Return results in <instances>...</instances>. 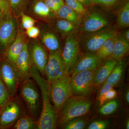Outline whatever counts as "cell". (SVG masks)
Here are the masks:
<instances>
[{
	"instance_id": "6da1fadb",
	"label": "cell",
	"mask_w": 129,
	"mask_h": 129,
	"mask_svg": "<svg viewBox=\"0 0 129 129\" xmlns=\"http://www.w3.org/2000/svg\"><path fill=\"white\" fill-rule=\"evenodd\" d=\"M30 77L39 87L42 99V109L37 122V128L55 129L57 122L58 112L51 100L50 84L43 78L39 70L32 64L30 69Z\"/></svg>"
},
{
	"instance_id": "7a4b0ae2",
	"label": "cell",
	"mask_w": 129,
	"mask_h": 129,
	"mask_svg": "<svg viewBox=\"0 0 129 129\" xmlns=\"http://www.w3.org/2000/svg\"><path fill=\"white\" fill-rule=\"evenodd\" d=\"M91 104L88 96H72L59 111L57 122L64 125L74 119L85 115L89 111Z\"/></svg>"
},
{
	"instance_id": "3957f363",
	"label": "cell",
	"mask_w": 129,
	"mask_h": 129,
	"mask_svg": "<svg viewBox=\"0 0 129 129\" xmlns=\"http://www.w3.org/2000/svg\"><path fill=\"white\" fill-rule=\"evenodd\" d=\"M50 93L52 104L59 112L63 104L73 95L70 75L50 83Z\"/></svg>"
},
{
	"instance_id": "277c9868",
	"label": "cell",
	"mask_w": 129,
	"mask_h": 129,
	"mask_svg": "<svg viewBox=\"0 0 129 129\" xmlns=\"http://www.w3.org/2000/svg\"><path fill=\"white\" fill-rule=\"evenodd\" d=\"M94 71H83L71 77L73 95L88 96L90 95L95 88L94 83Z\"/></svg>"
},
{
	"instance_id": "5b68a950",
	"label": "cell",
	"mask_w": 129,
	"mask_h": 129,
	"mask_svg": "<svg viewBox=\"0 0 129 129\" xmlns=\"http://www.w3.org/2000/svg\"><path fill=\"white\" fill-rule=\"evenodd\" d=\"M0 77L6 86L10 97L12 98L16 94L18 86L22 82L16 64L7 58L2 64Z\"/></svg>"
},
{
	"instance_id": "8992f818",
	"label": "cell",
	"mask_w": 129,
	"mask_h": 129,
	"mask_svg": "<svg viewBox=\"0 0 129 129\" xmlns=\"http://www.w3.org/2000/svg\"><path fill=\"white\" fill-rule=\"evenodd\" d=\"M45 75L50 84L69 75L64 67L60 50L50 52L45 68Z\"/></svg>"
},
{
	"instance_id": "52a82bcc",
	"label": "cell",
	"mask_w": 129,
	"mask_h": 129,
	"mask_svg": "<svg viewBox=\"0 0 129 129\" xmlns=\"http://www.w3.org/2000/svg\"><path fill=\"white\" fill-rule=\"evenodd\" d=\"M79 39L74 33L68 36L62 53V58L69 74L80 57Z\"/></svg>"
},
{
	"instance_id": "ba28073f",
	"label": "cell",
	"mask_w": 129,
	"mask_h": 129,
	"mask_svg": "<svg viewBox=\"0 0 129 129\" xmlns=\"http://www.w3.org/2000/svg\"><path fill=\"white\" fill-rule=\"evenodd\" d=\"M17 23L12 15L3 14L0 20V45L7 50L17 34Z\"/></svg>"
},
{
	"instance_id": "9c48e42d",
	"label": "cell",
	"mask_w": 129,
	"mask_h": 129,
	"mask_svg": "<svg viewBox=\"0 0 129 129\" xmlns=\"http://www.w3.org/2000/svg\"><path fill=\"white\" fill-rule=\"evenodd\" d=\"M34 83L30 79L22 83L21 95L25 102L29 112L33 117H36L40 107V96Z\"/></svg>"
},
{
	"instance_id": "30bf717a",
	"label": "cell",
	"mask_w": 129,
	"mask_h": 129,
	"mask_svg": "<svg viewBox=\"0 0 129 129\" xmlns=\"http://www.w3.org/2000/svg\"><path fill=\"white\" fill-rule=\"evenodd\" d=\"M81 31L85 33L96 32L107 27L109 21L101 12L94 11L87 13L84 17Z\"/></svg>"
},
{
	"instance_id": "8fae6325",
	"label": "cell",
	"mask_w": 129,
	"mask_h": 129,
	"mask_svg": "<svg viewBox=\"0 0 129 129\" xmlns=\"http://www.w3.org/2000/svg\"><path fill=\"white\" fill-rule=\"evenodd\" d=\"M117 33L114 29L107 27L91 33L84 42V48L86 51L96 52L107 40Z\"/></svg>"
},
{
	"instance_id": "7c38bea8",
	"label": "cell",
	"mask_w": 129,
	"mask_h": 129,
	"mask_svg": "<svg viewBox=\"0 0 129 129\" xmlns=\"http://www.w3.org/2000/svg\"><path fill=\"white\" fill-rule=\"evenodd\" d=\"M102 61L96 52H88L79 57L70 72L69 75L72 77L77 73L86 70L94 71Z\"/></svg>"
},
{
	"instance_id": "4fadbf2b",
	"label": "cell",
	"mask_w": 129,
	"mask_h": 129,
	"mask_svg": "<svg viewBox=\"0 0 129 129\" xmlns=\"http://www.w3.org/2000/svg\"><path fill=\"white\" fill-rule=\"evenodd\" d=\"M21 107L16 100L9 101L2 108L0 115V126H9L14 123L21 116Z\"/></svg>"
},
{
	"instance_id": "5bb4252c",
	"label": "cell",
	"mask_w": 129,
	"mask_h": 129,
	"mask_svg": "<svg viewBox=\"0 0 129 129\" xmlns=\"http://www.w3.org/2000/svg\"><path fill=\"white\" fill-rule=\"evenodd\" d=\"M31 64L39 71L42 76H45V68L48 56L46 51L42 46L38 42H34L29 50Z\"/></svg>"
},
{
	"instance_id": "9a60e30c",
	"label": "cell",
	"mask_w": 129,
	"mask_h": 129,
	"mask_svg": "<svg viewBox=\"0 0 129 129\" xmlns=\"http://www.w3.org/2000/svg\"><path fill=\"white\" fill-rule=\"evenodd\" d=\"M118 61L112 57H109L102 62L95 70L94 74V87L104 83L108 78Z\"/></svg>"
},
{
	"instance_id": "2e32d148",
	"label": "cell",
	"mask_w": 129,
	"mask_h": 129,
	"mask_svg": "<svg viewBox=\"0 0 129 129\" xmlns=\"http://www.w3.org/2000/svg\"><path fill=\"white\" fill-rule=\"evenodd\" d=\"M16 64L20 74L22 82L29 79L32 64L27 42L24 44L23 48L17 59Z\"/></svg>"
},
{
	"instance_id": "e0dca14e",
	"label": "cell",
	"mask_w": 129,
	"mask_h": 129,
	"mask_svg": "<svg viewBox=\"0 0 129 129\" xmlns=\"http://www.w3.org/2000/svg\"><path fill=\"white\" fill-rule=\"evenodd\" d=\"M24 35L21 32L17 33L14 41L7 50V58L11 61L16 64L17 59L23 48L24 42Z\"/></svg>"
},
{
	"instance_id": "ac0fdd59",
	"label": "cell",
	"mask_w": 129,
	"mask_h": 129,
	"mask_svg": "<svg viewBox=\"0 0 129 129\" xmlns=\"http://www.w3.org/2000/svg\"><path fill=\"white\" fill-rule=\"evenodd\" d=\"M129 42L125 39L123 35H118L115 42L113 53L111 57L117 61L122 60L128 52Z\"/></svg>"
},
{
	"instance_id": "d6986e66",
	"label": "cell",
	"mask_w": 129,
	"mask_h": 129,
	"mask_svg": "<svg viewBox=\"0 0 129 129\" xmlns=\"http://www.w3.org/2000/svg\"><path fill=\"white\" fill-rule=\"evenodd\" d=\"M60 18L65 19L78 25L81 23L82 17L67 5H64L56 12Z\"/></svg>"
},
{
	"instance_id": "ffe728a7",
	"label": "cell",
	"mask_w": 129,
	"mask_h": 129,
	"mask_svg": "<svg viewBox=\"0 0 129 129\" xmlns=\"http://www.w3.org/2000/svg\"><path fill=\"white\" fill-rule=\"evenodd\" d=\"M118 36L117 32L114 35L105 42L96 52L98 55L102 60L111 57L114 50V46Z\"/></svg>"
},
{
	"instance_id": "44dd1931",
	"label": "cell",
	"mask_w": 129,
	"mask_h": 129,
	"mask_svg": "<svg viewBox=\"0 0 129 129\" xmlns=\"http://www.w3.org/2000/svg\"><path fill=\"white\" fill-rule=\"evenodd\" d=\"M124 65L122 60L118 61L104 83H108L113 86L117 84L122 79Z\"/></svg>"
},
{
	"instance_id": "7402d4cb",
	"label": "cell",
	"mask_w": 129,
	"mask_h": 129,
	"mask_svg": "<svg viewBox=\"0 0 129 129\" xmlns=\"http://www.w3.org/2000/svg\"><path fill=\"white\" fill-rule=\"evenodd\" d=\"M117 23L119 27L126 28L129 26V2L127 0L123 3L117 13Z\"/></svg>"
},
{
	"instance_id": "603a6c76",
	"label": "cell",
	"mask_w": 129,
	"mask_h": 129,
	"mask_svg": "<svg viewBox=\"0 0 129 129\" xmlns=\"http://www.w3.org/2000/svg\"><path fill=\"white\" fill-rule=\"evenodd\" d=\"M41 40L46 47L51 52L60 50V45L56 36L51 32H46L42 35Z\"/></svg>"
},
{
	"instance_id": "cb8c5ba5",
	"label": "cell",
	"mask_w": 129,
	"mask_h": 129,
	"mask_svg": "<svg viewBox=\"0 0 129 129\" xmlns=\"http://www.w3.org/2000/svg\"><path fill=\"white\" fill-rule=\"evenodd\" d=\"M77 25L65 19L57 20L56 27L58 32L63 35H68L74 33L76 30Z\"/></svg>"
},
{
	"instance_id": "d4e9b609",
	"label": "cell",
	"mask_w": 129,
	"mask_h": 129,
	"mask_svg": "<svg viewBox=\"0 0 129 129\" xmlns=\"http://www.w3.org/2000/svg\"><path fill=\"white\" fill-rule=\"evenodd\" d=\"M36 122L34 118L29 115H24L16 121L13 128L32 129L35 127Z\"/></svg>"
},
{
	"instance_id": "484cf974",
	"label": "cell",
	"mask_w": 129,
	"mask_h": 129,
	"mask_svg": "<svg viewBox=\"0 0 129 129\" xmlns=\"http://www.w3.org/2000/svg\"><path fill=\"white\" fill-rule=\"evenodd\" d=\"M99 112L103 115H107L114 113L118 108V104L117 101L112 100L106 102L101 106Z\"/></svg>"
},
{
	"instance_id": "4316f807",
	"label": "cell",
	"mask_w": 129,
	"mask_h": 129,
	"mask_svg": "<svg viewBox=\"0 0 129 129\" xmlns=\"http://www.w3.org/2000/svg\"><path fill=\"white\" fill-rule=\"evenodd\" d=\"M66 5L82 17H84L88 12L85 7L77 0H64Z\"/></svg>"
},
{
	"instance_id": "83f0119b",
	"label": "cell",
	"mask_w": 129,
	"mask_h": 129,
	"mask_svg": "<svg viewBox=\"0 0 129 129\" xmlns=\"http://www.w3.org/2000/svg\"><path fill=\"white\" fill-rule=\"evenodd\" d=\"M34 11L35 14L42 17H47L50 16L51 11L45 3L41 1L36 3L34 6Z\"/></svg>"
},
{
	"instance_id": "f1b7e54d",
	"label": "cell",
	"mask_w": 129,
	"mask_h": 129,
	"mask_svg": "<svg viewBox=\"0 0 129 129\" xmlns=\"http://www.w3.org/2000/svg\"><path fill=\"white\" fill-rule=\"evenodd\" d=\"M11 98L6 86L0 77V108H2Z\"/></svg>"
},
{
	"instance_id": "f546056e",
	"label": "cell",
	"mask_w": 129,
	"mask_h": 129,
	"mask_svg": "<svg viewBox=\"0 0 129 129\" xmlns=\"http://www.w3.org/2000/svg\"><path fill=\"white\" fill-rule=\"evenodd\" d=\"M85 123L84 119L79 117L63 125V128L65 129H83L84 128Z\"/></svg>"
},
{
	"instance_id": "4dcf8cb0",
	"label": "cell",
	"mask_w": 129,
	"mask_h": 129,
	"mask_svg": "<svg viewBox=\"0 0 129 129\" xmlns=\"http://www.w3.org/2000/svg\"><path fill=\"white\" fill-rule=\"evenodd\" d=\"M117 95V92L113 88L108 91L105 95L102 97L98 98L99 105L101 106L106 102L113 100Z\"/></svg>"
},
{
	"instance_id": "1f68e13d",
	"label": "cell",
	"mask_w": 129,
	"mask_h": 129,
	"mask_svg": "<svg viewBox=\"0 0 129 129\" xmlns=\"http://www.w3.org/2000/svg\"><path fill=\"white\" fill-rule=\"evenodd\" d=\"M22 25L24 29H27L34 26L35 21L29 16H27L23 12L21 13Z\"/></svg>"
},
{
	"instance_id": "d6a6232c",
	"label": "cell",
	"mask_w": 129,
	"mask_h": 129,
	"mask_svg": "<svg viewBox=\"0 0 129 129\" xmlns=\"http://www.w3.org/2000/svg\"><path fill=\"white\" fill-rule=\"evenodd\" d=\"M109 124V122L107 120H98L92 122L88 126L89 129H106Z\"/></svg>"
},
{
	"instance_id": "836d02e7",
	"label": "cell",
	"mask_w": 129,
	"mask_h": 129,
	"mask_svg": "<svg viewBox=\"0 0 129 129\" xmlns=\"http://www.w3.org/2000/svg\"><path fill=\"white\" fill-rule=\"evenodd\" d=\"M11 7L9 0H0V10L3 14L11 13Z\"/></svg>"
},
{
	"instance_id": "e575fe53",
	"label": "cell",
	"mask_w": 129,
	"mask_h": 129,
	"mask_svg": "<svg viewBox=\"0 0 129 129\" xmlns=\"http://www.w3.org/2000/svg\"><path fill=\"white\" fill-rule=\"evenodd\" d=\"M120 0H96L95 4L107 7H112L118 3Z\"/></svg>"
},
{
	"instance_id": "d590c367",
	"label": "cell",
	"mask_w": 129,
	"mask_h": 129,
	"mask_svg": "<svg viewBox=\"0 0 129 129\" xmlns=\"http://www.w3.org/2000/svg\"><path fill=\"white\" fill-rule=\"evenodd\" d=\"M28 37L32 39H36L39 35L40 30L39 28L34 26L26 29L25 32Z\"/></svg>"
},
{
	"instance_id": "8d00e7d4",
	"label": "cell",
	"mask_w": 129,
	"mask_h": 129,
	"mask_svg": "<svg viewBox=\"0 0 129 129\" xmlns=\"http://www.w3.org/2000/svg\"><path fill=\"white\" fill-rule=\"evenodd\" d=\"M44 3L49 8V9H50L51 11L56 12L61 7L59 5L56 4L52 0H44Z\"/></svg>"
},
{
	"instance_id": "74e56055",
	"label": "cell",
	"mask_w": 129,
	"mask_h": 129,
	"mask_svg": "<svg viewBox=\"0 0 129 129\" xmlns=\"http://www.w3.org/2000/svg\"><path fill=\"white\" fill-rule=\"evenodd\" d=\"M114 86L108 83H103L102 87L99 91L98 98L103 96L108 91L112 89Z\"/></svg>"
},
{
	"instance_id": "f35d334b",
	"label": "cell",
	"mask_w": 129,
	"mask_h": 129,
	"mask_svg": "<svg viewBox=\"0 0 129 129\" xmlns=\"http://www.w3.org/2000/svg\"><path fill=\"white\" fill-rule=\"evenodd\" d=\"M22 0H9L12 9H16L19 7Z\"/></svg>"
},
{
	"instance_id": "ab89813d",
	"label": "cell",
	"mask_w": 129,
	"mask_h": 129,
	"mask_svg": "<svg viewBox=\"0 0 129 129\" xmlns=\"http://www.w3.org/2000/svg\"><path fill=\"white\" fill-rule=\"evenodd\" d=\"M77 1L81 3L85 7H88L92 6L88 0H77Z\"/></svg>"
},
{
	"instance_id": "60d3db41",
	"label": "cell",
	"mask_w": 129,
	"mask_h": 129,
	"mask_svg": "<svg viewBox=\"0 0 129 129\" xmlns=\"http://www.w3.org/2000/svg\"><path fill=\"white\" fill-rule=\"evenodd\" d=\"M123 37L127 41L129 42V29L125 30L123 34H122Z\"/></svg>"
},
{
	"instance_id": "b9f144b4",
	"label": "cell",
	"mask_w": 129,
	"mask_h": 129,
	"mask_svg": "<svg viewBox=\"0 0 129 129\" xmlns=\"http://www.w3.org/2000/svg\"><path fill=\"white\" fill-rule=\"evenodd\" d=\"M56 4L59 5L61 7L64 5V0H52Z\"/></svg>"
},
{
	"instance_id": "7bdbcfd3",
	"label": "cell",
	"mask_w": 129,
	"mask_h": 129,
	"mask_svg": "<svg viewBox=\"0 0 129 129\" xmlns=\"http://www.w3.org/2000/svg\"><path fill=\"white\" fill-rule=\"evenodd\" d=\"M125 100L127 103H129V90L127 91L125 94Z\"/></svg>"
},
{
	"instance_id": "ee69618b",
	"label": "cell",
	"mask_w": 129,
	"mask_h": 129,
	"mask_svg": "<svg viewBox=\"0 0 129 129\" xmlns=\"http://www.w3.org/2000/svg\"><path fill=\"white\" fill-rule=\"evenodd\" d=\"M91 5H94L95 4L96 0H88Z\"/></svg>"
},
{
	"instance_id": "f6af8a7d",
	"label": "cell",
	"mask_w": 129,
	"mask_h": 129,
	"mask_svg": "<svg viewBox=\"0 0 129 129\" xmlns=\"http://www.w3.org/2000/svg\"><path fill=\"white\" fill-rule=\"evenodd\" d=\"M126 127L127 129L129 128V119L127 120V122L126 123Z\"/></svg>"
},
{
	"instance_id": "bcb514c9",
	"label": "cell",
	"mask_w": 129,
	"mask_h": 129,
	"mask_svg": "<svg viewBox=\"0 0 129 129\" xmlns=\"http://www.w3.org/2000/svg\"><path fill=\"white\" fill-rule=\"evenodd\" d=\"M3 15V14L2 12L0 10V20L2 18Z\"/></svg>"
},
{
	"instance_id": "7dc6e473",
	"label": "cell",
	"mask_w": 129,
	"mask_h": 129,
	"mask_svg": "<svg viewBox=\"0 0 129 129\" xmlns=\"http://www.w3.org/2000/svg\"><path fill=\"white\" fill-rule=\"evenodd\" d=\"M2 111V108H0V115H1V114Z\"/></svg>"
}]
</instances>
